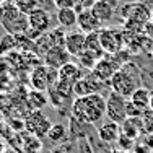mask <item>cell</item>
<instances>
[{"label":"cell","instance_id":"e0dca14e","mask_svg":"<svg viewBox=\"0 0 153 153\" xmlns=\"http://www.w3.org/2000/svg\"><path fill=\"white\" fill-rule=\"evenodd\" d=\"M98 137L104 143H117L119 137H121V126L112 121H106V122L100 124V127H98Z\"/></svg>","mask_w":153,"mask_h":153},{"label":"cell","instance_id":"f546056e","mask_svg":"<svg viewBox=\"0 0 153 153\" xmlns=\"http://www.w3.org/2000/svg\"><path fill=\"white\" fill-rule=\"evenodd\" d=\"M137 2H140L142 5L143 7H147L148 10H150V12L153 13V0H137Z\"/></svg>","mask_w":153,"mask_h":153},{"label":"cell","instance_id":"8fae6325","mask_svg":"<svg viewBox=\"0 0 153 153\" xmlns=\"http://www.w3.org/2000/svg\"><path fill=\"white\" fill-rule=\"evenodd\" d=\"M26 129L30 130L31 134H34L36 137H47L51 127H52V122L47 119V116H44L41 111H34L28 116L26 122H25Z\"/></svg>","mask_w":153,"mask_h":153},{"label":"cell","instance_id":"6da1fadb","mask_svg":"<svg viewBox=\"0 0 153 153\" xmlns=\"http://www.w3.org/2000/svg\"><path fill=\"white\" fill-rule=\"evenodd\" d=\"M72 114L83 124H100L106 116V98L101 93L75 98L72 101Z\"/></svg>","mask_w":153,"mask_h":153},{"label":"cell","instance_id":"52a82bcc","mask_svg":"<svg viewBox=\"0 0 153 153\" xmlns=\"http://www.w3.org/2000/svg\"><path fill=\"white\" fill-rule=\"evenodd\" d=\"M127 101L121 94L111 91L106 96V117L109 121L121 124L127 119Z\"/></svg>","mask_w":153,"mask_h":153},{"label":"cell","instance_id":"ac0fdd59","mask_svg":"<svg viewBox=\"0 0 153 153\" xmlns=\"http://www.w3.org/2000/svg\"><path fill=\"white\" fill-rule=\"evenodd\" d=\"M143 130H145V126H143V119L142 117H127L121 124V134L132 138V140L137 138Z\"/></svg>","mask_w":153,"mask_h":153},{"label":"cell","instance_id":"9c48e42d","mask_svg":"<svg viewBox=\"0 0 153 153\" xmlns=\"http://www.w3.org/2000/svg\"><path fill=\"white\" fill-rule=\"evenodd\" d=\"M117 12L124 20H132V21H137V23H142V25L150 23L152 18H153V13L147 8V7L142 5L140 2L122 3Z\"/></svg>","mask_w":153,"mask_h":153},{"label":"cell","instance_id":"9a60e30c","mask_svg":"<svg viewBox=\"0 0 153 153\" xmlns=\"http://www.w3.org/2000/svg\"><path fill=\"white\" fill-rule=\"evenodd\" d=\"M49 94H51L52 104L60 106V104H64L65 101H68L72 98V94H74V86L65 83V82H62V80H57V82L54 83V86L49 90Z\"/></svg>","mask_w":153,"mask_h":153},{"label":"cell","instance_id":"d4e9b609","mask_svg":"<svg viewBox=\"0 0 153 153\" xmlns=\"http://www.w3.org/2000/svg\"><path fill=\"white\" fill-rule=\"evenodd\" d=\"M15 3V7L18 10L25 13V15H30L33 10L38 8V0H12Z\"/></svg>","mask_w":153,"mask_h":153},{"label":"cell","instance_id":"836d02e7","mask_svg":"<svg viewBox=\"0 0 153 153\" xmlns=\"http://www.w3.org/2000/svg\"><path fill=\"white\" fill-rule=\"evenodd\" d=\"M90 2H93V3H94V2H98V0H90Z\"/></svg>","mask_w":153,"mask_h":153},{"label":"cell","instance_id":"4fadbf2b","mask_svg":"<svg viewBox=\"0 0 153 153\" xmlns=\"http://www.w3.org/2000/svg\"><path fill=\"white\" fill-rule=\"evenodd\" d=\"M68 62H70V54L65 51V47H52L44 54V65L52 70H59Z\"/></svg>","mask_w":153,"mask_h":153},{"label":"cell","instance_id":"ffe728a7","mask_svg":"<svg viewBox=\"0 0 153 153\" xmlns=\"http://www.w3.org/2000/svg\"><path fill=\"white\" fill-rule=\"evenodd\" d=\"M57 23L62 30H72L78 25V12L75 8L57 10Z\"/></svg>","mask_w":153,"mask_h":153},{"label":"cell","instance_id":"603a6c76","mask_svg":"<svg viewBox=\"0 0 153 153\" xmlns=\"http://www.w3.org/2000/svg\"><path fill=\"white\" fill-rule=\"evenodd\" d=\"M65 134H67V130H65L64 124H52L49 134H47V138L57 143V142H62L65 138Z\"/></svg>","mask_w":153,"mask_h":153},{"label":"cell","instance_id":"8992f818","mask_svg":"<svg viewBox=\"0 0 153 153\" xmlns=\"http://www.w3.org/2000/svg\"><path fill=\"white\" fill-rule=\"evenodd\" d=\"M121 67H122V64L116 56H108V54H104V56L96 62V65L93 67L91 74L96 76L100 82H103L104 85H106V83L109 85L111 78L116 75V72Z\"/></svg>","mask_w":153,"mask_h":153},{"label":"cell","instance_id":"4dcf8cb0","mask_svg":"<svg viewBox=\"0 0 153 153\" xmlns=\"http://www.w3.org/2000/svg\"><path fill=\"white\" fill-rule=\"evenodd\" d=\"M109 153H126V152H122V150H119V148H117V150H112V152H109Z\"/></svg>","mask_w":153,"mask_h":153},{"label":"cell","instance_id":"f1b7e54d","mask_svg":"<svg viewBox=\"0 0 153 153\" xmlns=\"http://www.w3.org/2000/svg\"><path fill=\"white\" fill-rule=\"evenodd\" d=\"M101 2H104L106 5L111 7V8H114L116 12H117V10L121 8V5H122V3H121V0H101Z\"/></svg>","mask_w":153,"mask_h":153},{"label":"cell","instance_id":"277c9868","mask_svg":"<svg viewBox=\"0 0 153 153\" xmlns=\"http://www.w3.org/2000/svg\"><path fill=\"white\" fill-rule=\"evenodd\" d=\"M100 44L104 54L108 56H116L126 46V36L124 30H119L117 26H108L100 31Z\"/></svg>","mask_w":153,"mask_h":153},{"label":"cell","instance_id":"5b68a950","mask_svg":"<svg viewBox=\"0 0 153 153\" xmlns=\"http://www.w3.org/2000/svg\"><path fill=\"white\" fill-rule=\"evenodd\" d=\"M28 23H30V30H28V39L41 38L44 33L51 30V16L44 8L38 7L36 10L28 15Z\"/></svg>","mask_w":153,"mask_h":153},{"label":"cell","instance_id":"30bf717a","mask_svg":"<svg viewBox=\"0 0 153 153\" xmlns=\"http://www.w3.org/2000/svg\"><path fill=\"white\" fill-rule=\"evenodd\" d=\"M103 86H104V83L100 82V80L90 72V74L83 75L82 80H78V82L74 85V94H75V98L96 94V93H101Z\"/></svg>","mask_w":153,"mask_h":153},{"label":"cell","instance_id":"44dd1931","mask_svg":"<svg viewBox=\"0 0 153 153\" xmlns=\"http://www.w3.org/2000/svg\"><path fill=\"white\" fill-rule=\"evenodd\" d=\"M91 12H93V15L104 25V23H108V21H111L112 18H114L116 10L111 8L109 5H106L104 2L98 0V2H94V5L91 7Z\"/></svg>","mask_w":153,"mask_h":153},{"label":"cell","instance_id":"d6a6232c","mask_svg":"<svg viewBox=\"0 0 153 153\" xmlns=\"http://www.w3.org/2000/svg\"><path fill=\"white\" fill-rule=\"evenodd\" d=\"M150 56H152V60H153V49H152V54H150Z\"/></svg>","mask_w":153,"mask_h":153},{"label":"cell","instance_id":"cb8c5ba5","mask_svg":"<svg viewBox=\"0 0 153 153\" xmlns=\"http://www.w3.org/2000/svg\"><path fill=\"white\" fill-rule=\"evenodd\" d=\"M30 104L33 108L38 111V109H41V108H44L46 104H47V96H46V93H42V91H31L30 93Z\"/></svg>","mask_w":153,"mask_h":153},{"label":"cell","instance_id":"484cf974","mask_svg":"<svg viewBox=\"0 0 153 153\" xmlns=\"http://www.w3.org/2000/svg\"><path fill=\"white\" fill-rule=\"evenodd\" d=\"M16 36H12V34H5V38L0 41V54H8L10 51H13L16 47Z\"/></svg>","mask_w":153,"mask_h":153},{"label":"cell","instance_id":"4316f807","mask_svg":"<svg viewBox=\"0 0 153 153\" xmlns=\"http://www.w3.org/2000/svg\"><path fill=\"white\" fill-rule=\"evenodd\" d=\"M52 2L57 10H62V8H75L76 10L80 0H52Z\"/></svg>","mask_w":153,"mask_h":153},{"label":"cell","instance_id":"1f68e13d","mask_svg":"<svg viewBox=\"0 0 153 153\" xmlns=\"http://www.w3.org/2000/svg\"><path fill=\"white\" fill-rule=\"evenodd\" d=\"M5 2H10V0H0V3H5Z\"/></svg>","mask_w":153,"mask_h":153},{"label":"cell","instance_id":"83f0119b","mask_svg":"<svg viewBox=\"0 0 153 153\" xmlns=\"http://www.w3.org/2000/svg\"><path fill=\"white\" fill-rule=\"evenodd\" d=\"M117 145H119V150L126 152V150H129V148H132V138H129V137H126L121 134V137H119V140H117Z\"/></svg>","mask_w":153,"mask_h":153},{"label":"cell","instance_id":"7c38bea8","mask_svg":"<svg viewBox=\"0 0 153 153\" xmlns=\"http://www.w3.org/2000/svg\"><path fill=\"white\" fill-rule=\"evenodd\" d=\"M64 47L70 54V57H78L80 54H83L86 51V34L82 33L80 30L67 33Z\"/></svg>","mask_w":153,"mask_h":153},{"label":"cell","instance_id":"5bb4252c","mask_svg":"<svg viewBox=\"0 0 153 153\" xmlns=\"http://www.w3.org/2000/svg\"><path fill=\"white\" fill-rule=\"evenodd\" d=\"M76 26L80 28V31H82V33H85V34L98 33V31L103 30V23H101V21L93 15L91 8H90V10H83V12L78 13V25H76Z\"/></svg>","mask_w":153,"mask_h":153},{"label":"cell","instance_id":"ba28073f","mask_svg":"<svg viewBox=\"0 0 153 153\" xmlns=\"http://www.w3.org/2000/svg\"><path fill=\"white\" fill-rule=\"evenodd\" d=\"M59 80L57 70L46 67V65H39L33 70L31 74V85L34 86L36 91H46L54 86V83Z\"/></svg>","mask_w":153,"mask_h":153},{"label":"cell","instance_id":"7402d4cb","mask_svg":"<svg viewBox=\"0 0 153 153\" xmlns=\"http://www.w3.org/2000/svg\"><path fill=\"white\" fill-rule=\"evenodd\" d=\"M104 54H98V52H91V51H85L83 54H80L76 59H78V65L82 68H88L93 70V67L96 65V62L103 57Z\"/></svg>","mask_w":153,"mask_h":153},{"label":"cell","instance_id":"7a4b0ae2","mask_svg":"<svg viewBox=\"0 0 153 153\" xmlns=\"http://www.w3.org/2000/svg\"><path fill=\"white\" fill-rule=\"evenodd\" d=\"M142 78H143V74H142L140 67L134 62H127L116 72V75L109 82V86H111V91L129 100L135 90L143 86L142 85Z\"/></svg>","mask_w":153,"mask_h":153},{"label":"cell","instance_id":"3957f363","mask_svg":"<svg viewBox=\"0 0 153 153\" xmlns=\"http://www.w3.org/2000/svg\"><path fill=\"white\" fill-rule=\"evenodd\" d=\"M0 23H2L3 30L7 31V34L12 36H25L30 30L28 15H25L21 10H18L12 0L3 3V15Z\"/></svg>","mask_w":153,"mask_h":153},{"label":"cell","instance_id":"d6986e66","mask_svg":"<svg viewBox=\"0 0 153 153\" xmlns=\"http://www.w3.org/2000/svg\"><path fill=\"white\" fill-rule=\"evenodd\" d=\"M129 101L137 109H140L142 112H147L150 109V103H152V91L147 90L145 86H140L138 90L134 91V94L129 98Z\"/></svg>","mask_w":153,"mask_h":153},{"label":"cell","instance_id":"2e32d148","mask_svg":"<svg viewBox=\"0 0 153 153\" xmlns=\"http://www.w3.org/2000/svg\"><path fill=\"white\" fill-rule=\"evenodd\" d=\"M83 75H85L83 74V68L80 67L78 64H74V62H68V64H65L64 67H60L59 70H57L59 80L68 83V85H72V86H74L78 80H82Z\"/></svg>","mask_w":153,"mask_h":153}]
</instances>
